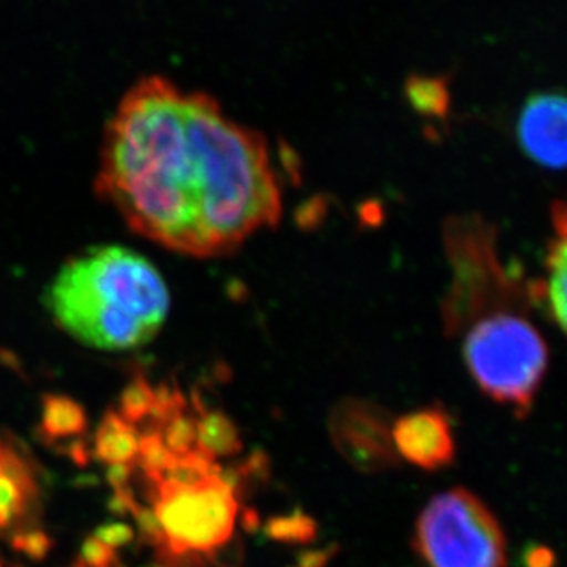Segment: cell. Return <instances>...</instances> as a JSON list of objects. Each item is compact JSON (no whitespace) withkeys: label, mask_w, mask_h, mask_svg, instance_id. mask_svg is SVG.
Segmentation results:
<instances>
[{"label":"cell","mask_w":567,"mask_h":567,"mask_svg":"<svg viewBox=\"0 0 567 567\" xmlns=\"http://www.w3.org/2000/svg\"><path fill=\"white\" fill-rule=\"evenodd\" d=\"M131 230L192 257L236 252L281 219V188L261 134L204 92L150 75L109 122L96 178Z\"/></svg>","instance_id":"1"},{"label":"cell","mask_w":567,"mask_h":567,"mask_svg":"<svg viewBox=\"0 0 567 567\" xmlns=\"http://www.w3.org/2000/svg\"><path fill=\"white\" fill-rule=\"evenodd\" d=\"M44 301L58 327L100 351H131L150 343L172 306L155 265L118 245L89 248L64 262Z\"/></svg>","instance_id":"2"},{"label":"cell","mask_w":567,"mask_h":567,"mask_svg":"<svg viewBox=\"0 0 567 567\" xmlns=\"http://www.w3.org/2000/svg\"><path fill=\"white\" fill-rule=\"evenodd\" d=\"M547 346L530 321L514 312L485 316L471 327L465 362L480 390L493 401L529 413L547 370Z\"/></svg>","instance_id":"3"},{"label":"cell","mask_w":567,"mask_h":567,"mask_svg":"<svg viewBox=\"0 0 567 567\" xmlns=\"http://www.w3.org/2000/svg\"><path fill=\"white\" fill-rule=\"evenodd\" d=\"M415 547L430 567H507L498 519L466 488H452L424 507Z\"/></svg>","instance_id":"4"},{"label":"cell","mask_w":567,"mask_h":567,"mask_svg":"<svg viewBox=\"0 0 567 567\" xmlns=\"http://www.w3.org/2000/svg\"><path fill=\"white\" fill-rule=\"evenodd\" d=\"M153 488L161 546L173 557H209L230 542L236 529L237 499L220 471L189 487L153 483Z\"/></svg>","instance_id":"5"},{"label":"cell","mask_w":567,"mask_h":567,"mask_svg":"<svg viewBox=\"0 0 567 567\" xmlns=\"http://www.w3.org/2000/svg\"><path fill=\"white\" fill-rule=\"evenodd\" d=\"M516 138L524 155L538 166L560 172L567 158V102L563 92H536L525 102Z\"/></svg>","instance_id":"6"},{"label":"cell","mask_w":567,"mask_h":567,"mask_svg":"<svg viewBox=\"0 0 567 567\" xmlns=\"http://www.w3.org/2000/svg\"><path fill=\"white\" fill-rule=\"evenodd\" d=\"M391 440L402 457L424 471H440L454 461L452 426L441 410L408 413L393 424Z\"/></svg>","instance_id":"7"},{"label":"cell","mask_w":567,"mask_h":567,"mask_svg":"<svg viewBox=\"0 0 567 567\" xmlns=\"http://www.w3.org/2000/svg\"><path fill=\"white\" fill-rule=\"evenodd\" d=\"M38 496L33 474L10 444L0 441V529L22 518Z\"/></svg>","instance_id":"8"},{"label":"cell","mask_w":567,"mask_h":567,"mask_svg":"<svg viewBox=\"0 0 567 567\" xmlns=\"http://www.w3.org/2000/svg\"><path fill=\"white\" fill-rule=\"evenodd\" d=\"M555 226H557V237L553 239L547 250V276L546 281L540 284L542 300L546 301L553 320L563 331H566V281H567V259H566V209L558 203L553 214Z\"/></svg>","instance_id":"9"},{"label":"cell","mask_w":567,"mask_h":567,"mask_svg":"<svg viewBox=\"0 0 567 567\" xmlns=\"http://www.w3.org/2000/svg\"><path fill=\"white\" fill-rule=\"evenodd\" d=\"M140 432L134 424L120 417L118 412L105 413L97 424L94 455L105 465H133L138 455Z\"/></svg>","instance_id":"10"},{"label":"cell","mask_w":567,"mask_h":567,"mask_svg":"<svg viewBox=\"0 0 567 567\" xmlns=\"http://www.w3.org/2000/svg\"><path fill=\"white\" fill-rule=\"evenodd\" d=\"M85 408L69 395H44L41 402V434L47 440H70L85 434Z\"/></svg>","instance_id":"11"},{"label":"cell","mask_w":567,"mask_h":567,"mask_svg":"<svg viewBox=\"0 0 567 567\" xmlns=\"http://www.w3.org/2000/svg\"><path fill=\"white\" fill-rule=\"evenodd\" d=\"M241 440L236 424L220 412H204L197 419V444L195 449L209 460L234 455L241 450Z\"/></svg>","instance_id":"12"},{"label":"cell","mask_w":567,"mask_h":567,"mask_svg":"<svg viewBox=\"0 0 567 567\" xmlns=\"http://www.w3.org/2000/svg\"><path fill=\"white\" fill-rule=\"evenodd\" d=\"M155 430H158L162 443L166 444V449L175 457L189 454L192 450H195V444H197V419L188 415L186 408L181 412L173 413L172 417H167Z\"/></svg>","instance_id":"13"},{"label":"cell","mask_w":567,"mask_h":567,"mask_svg":"<svg viewBox=\"0 0 567 567\" xmlns=\"http://www.w3.org/2000/svg\"><path fill=\"white\" fill-rule=\"evenodd\" d=\"M155 401L156 393L150 382L144 377H136L125 385V390L120 395V417H124L127 423L136 426L150 417L155 408Z\"/></svg>","instance_id":"14"},{"label":"cell","mask_w":567,"mask_h":567,"mask_svg":"<svg viewBox=\"0 0 567 567\" xmlns=\"http://www.w3.org/2000/svg\"><path fill=\"white\" fill-rule=\"evenodd\" d=\"M406 91L410 103L419 113L441 116L449 109V91L443 81L434 78H413L408 83Z\"/></svg>","instance_id":"15"},{"label":"cell","mask_w":567,"mask_h":567,"mask_svg":"<svg viewBox=\"0 0 567 567\" xmlns=\"http://www.w3.org/2000/svg\"><path fill=\"white\" fill-rule=\"evenodd\" d=\"M173 457L175 455L166 449V444L162 443L158 430L151 429L140 434L138 455L134 465L144 468L145 476L150 477L151 483L162 476V472L166 471Z\"/></svg>","instance_id":"16"},{"label":"cell","mask_w":567,"mask_h":567,"mask_svg":"<svg viewBox=\"0 0 567 567\" xmlns=\"http://www.w3.org/2000/svg\"><path fill=\"white\" fill-rule=\"evenodd\" d=\"M267 530L279 542H309L316 536V524L306 514L295 513L272 519Z\"/></svg>","instance_id":"17"},{"label":"cell","mask_w":567,"mask_h":567,"mask_svg":"<svg viewBox=\"0 0 567 567\" xmlns=\"http://www.w3.org/2000/svg\"><path fill=\"white\" fill-rule=\"evenodd\" d=\"M80 563L83 567H116L118 557L113 547L105 546L102 540H97L92 535L85 538L81 546Z\"/></svg>","instance_id":"18"},{"label":"cell","mask_w":567,"mask_h":567,"mask_svg":"<svg viewBox=\"0 0 567 567\" xmlns=\"http://www.w3.org/2000/svg\"><path fill=\"white\" fill-rule=\"evenodd\" d=\"M13 547L33 560H43L52 549V540L44 535L43 530H27L13 536Z\"/></svg>","instance_id":"19"},{"label":"cell","mask_w":567,"mask_h":567,"mask_svg":"<svg viewBox=\"0 0 567 567\" xmlns=\"http://www.w3.org/2000/svg\"><path fill=\"white\" fill-rule=\"evenodd\" d=\"M97 540H102L105 546L113 547L114 551L120 547L128 546L133 542L134 533L127 524L122 522H107L97 527L94 533Z\"/></svg>","instance_id":"20"},{"label":"cell","mask_w":567,"mask_h":567,"mask_svg":"<svg viewBox=\"0 0 567 567\" xmlns=\"http://www.w3.org/2000/svg\"><path fill=\"white\" fill-rule=\"evenodd\" d=\"M525 566L527 567H553L555 566V555L547 547H530L525 553Z\"/></svg>","instance_id":"21"},{"label":"cell","mask_w":567,"mask_h":567,"mask_svg":"<svg viewBox=\"0 0 567 567\" xmlns=\"http://www.w3.org/2000/svg\"><path fill=\"white\" fill-rule=\"evenodd\" d=\"M131 472H133V465H109L107 482L113 485L114 491L124 488Z\"/></svg>","instance_id":"22"}]
</instances>
